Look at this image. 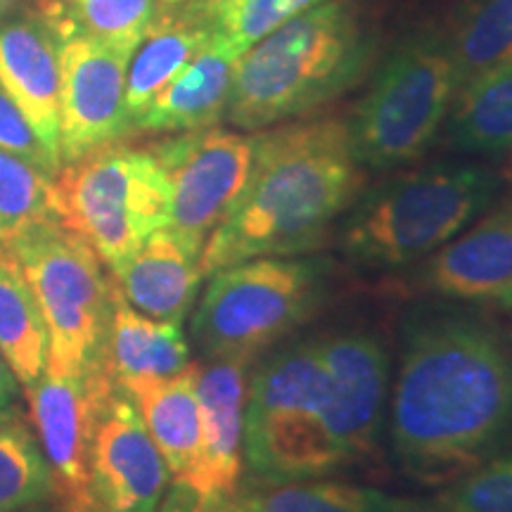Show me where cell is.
<instances>
[{"label": "cell", "mask_w": 512, "mask_h": 512, "mask_svg": "<svg viewBox=\"0 0 512 512\" xmlns=\"http://www.w3.org/2000/svg\"><path fill=\"white\" fill-rule=\"evenodd\" d=\"M389 387V448L415 484L444 489L512 446V342L475 306H415Z\"/></svg>", "instance_id": "obj_1"}, {"label": "cell", "mask_w": 512, "mask_h": 512, "mask_svg": "<svg viewBox=\"0 0 512 512\" xmlns=\"http://www.w3.org/2000/svg\"><path fill=\"white\" fill-rule=\"evenodd\" d=\"M363 188L366 169L344 117L283 121L256 131L245 190L200 252L202 278L256 256L316 252Z\"/></svg>", "instance_id": "obj_2"}, {"label": "cell", "mask_w": 512, "mask_h": 512, "mask_svg": "<svg viewBox=\"0 0 512 512\" xmlns=\"http://www.w3.org/2000/svg\"><path fill=\"white\" fill-rule=\"evenodd\" d=\"M375 55L377 41L361 12L328 0L238 57L223 117L249 133L304 117L358 86Z\"/></svg>", "instance_id": "obj_3"}, {"label": "cell", "mask_w": 512, "mask_h": 512, "mask_svg": "<svg viewBox=\"0 0 512 512\" xmlns=\"http://www.w3.org/2000/svg\"><path fill=\"white\" fill-rule=\"evenodd\" d=\"M503 178L477 159H439L363 188L335 226L351 264L399 271L432 256L498 200Z\"/></svg>", "instance_id": "obj_4"}, {"label": "cell", "mask_w": 512, "mask_h": 512, "mask_svg": "<svg viewBox=\"0 0 512 512\" xmlns=\"http://www.w3.org/2000/svg\"><path fill=\"white\" fill-rule=\"evenodd\" d=\"M245 467L256 482L320 479L347 470L332 427V382L316 337L280 344L249 373Z\"/></svg>", "instance_id": "obj_5"}, {"label": "cell", "mask_w": 512, "mask_h": 512, "mask_svg": "<svg viewBox=\"0 0 512 512\" xmlns=\"http://www.w3.org/2000/svg\"><path fill=\"white\" fill-rule=\"evenodd\" d=\"M190 320L204 358H247L278 347L316 316L330 290L323 256H256L209 275Z\"/></svg>", "instance_id": "obj_6"}, {"label": "cell", "mask_w": 512, "mask_h": 512, "mask_svg": "<svg viewBox=\"0 0 512 512\" xmlns=\"http://www.w3.org/2000/svg\"><path fill=\"white\" fill-rule=\"evenodd\" d=\"M456 98L444 27L403 36L377 64L368 91L347 117L351 147L366 171L415 164L437 143Z\"/></svg>", "instance_id": "obj_7"}, {"label": "cell", "mask_w": 512, "mask_h": 512, "mask_svg": "<svg viewBox=\"0 0 512 512\" xmlns=\"http://www.w3.org/2000/svg\"><path fill=\"white\" fill-rule=\"evenodd\" d=\"M60 223L117 273L152 235L169 226L171 188L152 147L119 140L62 164L53 178Z\"/></svg>", "instance_id": "obj_8"}, {"label": "cell", "mask_w": 512, "mask_h": 512, "mask_svg": "<svg viewBox=\"0 0 512 512\" xmlns=\"http://www.w3.org/2000/svg\"><path fill=\"white\" fill-rule=\"evenodd\" d=\"M34 292L50 335L48 368L93 377L107 368L114 278L81 235L60 221L43 223L0 249Z\"/></svg>", "instance_id": "obj_9"}, {"label": "cell", "mask_w": 512, "mask_h": 512, "mask_svg": "<svg viewBox=\"0 0 512 512\" xmlns=\"http://www.w3.org/2000/svg\"><path fill=\"white\" fill-rule=\"evenodd\" d=\"M150 147L171 188L166 230L200 259L204 242L245 190L254 164L256 131L207 126L174 133Z\"/></svg>", "instance_id": "obj_10"}, {"label": "cell", "mask_w": 512, "mask_h": 512, "mask_svg": "<svg viewBox=\"0 0 512 512\" xmlns=\"http://www.w3.org/2000/svg\"><path fill=\"white\" fill-rule=\"evenodd\" d=\"M88 477L98 512H157L171 472L136 403L107 377L93 403Z\"/></svg>", "instance_id": "obj_11"}, {"label": "cell", "mask_w": 512, "mask_h": 512, "mask_svg": "<svg viewBox=\"0 0 512 512\" xmlns=\"http://www.w3.org/2000/svg\"><path fill=\"white\" fill-rule=\"evenodd\" d=\"M131 57L81 31L60 38L62 164L128 136L126 74Z\"/></svg>", "instance_id": "obj_12"}, {"label": "cell", "mask_w": 512, "mask_h": 512, "mask_svg": "<svg viewBox=\"0 0 512 512\" xmlns=\"http://www.w3.org/2000/svg\"><path fill=\"white\" fill-rule=\"evenodd\" d=\"M411 290L475 309H512V197L413 266Z\"/></svg>", "instance_id": "obj_13"}, {"label": "cell", "mask_w": 512, "mask_h": 512, "mask_svg": "<svg viewBox=\"0 0 512 512\" xmlns=\"http://www.w3.org/2000/svg\"><path fill=\"white\" fill-rule=\"evenodd\" d=\"M318 354L332 382V427L347 467L380 456L389 401V354L368 330L316 335Z\"/></svg>", "instance_id": "obj_14"}, {"label": "cell", "mask_w": 512, "mask_h": 512, "mask_svg": "<svg viewBox=\"0 0 512 512\" xmlns=\"http://www.w3.org/2000/svg\"><path fill=\"white\" fill-rule=\"evenodd\" d=\"M107 377H112L110 370L83 380L48 368L41 380L24 392L62 512H98L88 477V437L95 394Z\"/></svg>", "instance_id": "obj_15"}, {"label": "cell", "mask_w": 512, "mask_h": 512, "mask_svg": "<svg viewBox=\"0 0 512 512\" xmlns=\"http://www.w3.org/2000/svg\"><path fill=\"white\" fill-rule=\"evenodd\" d=\"M247 358H211L200 366V453L188 475L219 498H233L245 470Z\"/></svg>", "instance_id": "obj_16"}, {"label": "cell", "mask_w": 512, "mask_h": 512, "mask_svg": "<svg viewBox=\"0 0 512 512\" xmlns=\"http://www.w3.org/2000/svg\"><path fill=\"white\" fill-rule=\"evenodd\" d=\"M0 83L29 126L60 157V36L46 19L22 17L0 24Z\"/></svg>", "instance_id": "obj_17"}, {"label": "cell", "mask_w": 512, "mask_h": 512, "mask_svg": "<svg viewBox=\"0 0 512 512\" xmlns=\"http://www.w3.org/2000/svg\"><path fill=\"white\" fill-rule=\"evenodd\" d=\"M235 57L211 36L192 62L169 81L145 112L133 121L131 133H185L214 126L226 114L233 86Z\"/></svg>", "instance_id": "obj_18"}, {"label": "cell", "mask_w": 512, "mask_h": 512, "mask_svg": "<svg viewBox=\"0 0 512 512\" xmlns=\"http://www.w3.org/2000/svg\"><path fill=\"white\" fill-rule=\"evenodd\" d=\"M214 36V17L197 3L171 8L162 17L152 19L143 41L138 43L126 74V117L128 133L133 121L157 98L169 81L192 62Z\"/></svg>", "instance_id": "obj_19"}, {"label": "cell", "mask_w": 512, "mask_h": 512, "mask_svg": "<svg viewBox=\"0 0 512 512\" xmlns=\"http://www.w3.org/2000/svg\"><path fill=\"white\" fill-rule=\"evenodd\" d=\"M197 261L169 230H159L112 275L133 309L183 325L204 280Z\"/></svg>", "instance_id": "obj_20"}, {"label": "cell", "mask_w": 512, "mask_h": 512, "mask_svg": "<svg viewBox=\"0 0 512 512\" xmlns=\"http://www.w3.org/2000/svg\"><path fill=\"white\" fill-rule=\"evenodd\" d=\"M200 363H190L169 377L117 380L136 403L147 432L162 453L171 475H183L200 453V401H197Z\"/></svg>", "instance_id": "obj_21"}, {"label": "cell", "mask_w": 512, "mask_h": 512, "mask_svg": "<svg viewBox=\"0 0 512 512\" xmlns=\"http://www.w3.org/2000/svg\"><path fill=\"white\" fill-rule=\"evenodd\" d=\"M238 512H444L432 498L394 496L373 486L297 479V482H256L233 496Z\"/></svg>", "instance_id": "obj_22"}, {"label": "cell", "mask_w": 512, "mask_h": 512, "mask_svg": "<svg viewBox=\"0 0 512 512\" xmlns=\"http://www.w3.org/2000/svg\"><path fill=\"white\" fill-rule=\"evenodd\" d=\"M188 366L190 344L181 323L143 316L126 302L114 280L112 323L107 337V368L114 380L169 377Z\"/></svg>", "instance_id": "obj_23"}, {"label": "cell", "mask_w": 512, "mask_h": 512, "mask_svg": "<svg viewBox=\"0 0 512 512\" xmlns=\"http://www.w3.org/2000/svg\"><path fill=\"white\" fill-rule=\"evenodd\" d=\"M446 138L472 157L512 150V60L460 88L446 117Z\"/></svg>", "instance_id": "obj_24"}, {"label": "cell", "mask_w": 512, "mask_h": 512, "mask_svg": "<svg viewBox=\"0 0 512 512\" xmlns=\"http://www.w3.org/2000/svg\"><path fill=\"white\" fill-rule=\"evenodd\" d=\"M0 354L10 363L24 392L48 370L46 318L27 278L5 252H0Z\"/></svg>", "instance_id": "obj_25"}, {"label": "cell", "mask_w": 512, "mask_h": 512, "mask_svg": "<svg viewBox=\"0 0 512 512\" xmlns=\"http://www.w3.org/2000/svg\"><path fill=\"white\" fill-rule=\"evenodd\" d=\"M456 93L512 60V0H467L444 27Z\"/></svg>", "instance_id": "obj_26"}, {"label": "cell", "mask_w": 512, "mask_h": 512, "mask_svg": "<svg viewBox=\"0 0 512 512\" xmlns=\"http://www.w3.org/2000/svg\"><path fill=\"white\" fill-rule=\"evenodd\" d=\"M152 19L155 0H55L46 22L60 38L69 31H81L133 55Z\"/></svg>", "instance_id": "obj_27"}, {"label": "cell", "mask_w": 512, "mask_h": 512, "mask_svg": "<svg viewBox=\"0 0 512 512\" xmlns=\"http://www.w3.org/2000/svg\"><path fill=\"white\" fill-rule=\"evenodd\" d=\"M57 216L53 178L0 147V249Z\"/></svg>", "instance_id": "obj_28"}, {"label": "cell", "mask_w": 512, "mask_h": 512, "mask_svg": "<svg viewBox=\"0 0 512 512\" xmlns=\"http://www.w3.org/2000/svg\"><path fill=\"white\" fill-rule=\"evenodd\" d=\"M53 496V472L41 441L22 420L0 425V512H19Z\"/></svg>", "instance_id": "obj_29"}, {"label": "cell", "mask_w": 512, "mask_h": 512, "mask_svg": "<svg viewBox=\"0 0 512 512\" xmlns=\"http://www.w3.org/2000/svg\"><path fill=\"white\" fill-rule=\"evenodd\" d=\"M328 0H230L214 17V38L235 57L302 12Z\"/></svg>", "instance_id": "obj_30"}, {"label": "cell", "mask_w": 512, "mask_h": 512, "mask_svg": "<svg viewBox=\"0 0 512 512\" xmlns=\"http://www.w3.org/2000/svg\"><path fill=\"white\" fill-rule=\"evenodd\" d=\"M444 512H512V446L432 498Z\"/></svg>", "instance_id": "obj_31"}, {"label": "cell", "mask_w": 512, "mask_h": 512, "mask_svg": "<svg viewBox=\"0 0 512 512\" xmlns=\"http://www.w3.org/2000/svg\"><path fill=\"white\" fill-rule=\"evenodd\" d=\"M0 147L22 157L24 162L36 166L38 171H43L50 178H55L62 166L46 150V145L38 140L34 128L29 126L27 117L15 105V100L10 98V93L5 91L3 83H0Z\"/></svg>", "instance_id": "obj_32"}, {"label": "cell", "mask_w": 512, "mask_h": 512, "mask_svg": "<svg viewBox=\"0 0 512 512\" xmlns=\"http://www.w3.org/2000/svg\"><path fill=\"white\" fill-rule=\"evenodd\" d=\"M223 501L228 498L214 496L195 477L183 472V475H171L159 498L157 512H214L216 505Z\"/></svg>", "instance_id": "obj_33"}, {"label": "cell", "mask_w": 512, "mask_h": 512, "mask_svg": "<svg viewBox=\"0 0 512 512\" xmlns=\"http://www.w3.org/2000/svg\"><path fill=\"white\" fill-rule=\"evenodd\" d=\"M19 389H22V384H19L15 373H12L5 356L0 354V425L19 418Z\"/></svg>", "instance_id": "obj_34"}, {"label": "cell", "mask_w": 512, "mask_h": 512, "mask_svg": "<svg viewBox=\"0 0 512 512\" xmlns=\"http://www.w3.org/2000/svg\"><path fill=\"white\" fill-rule=\"evenodd\" d=\"M498 174H501V178H503V185H510L512 188V150H508L503 155V164H501V169H498Z\"/></svg>", "instance_id": "obj_35"}, {"label": "cell", "mask_w": 512, "mask_h": 512, "mask_svg": "<svg viewBox=\"0 0 512 512\" xmlns=\"http://www.w3.org/2000/svg\"><path fill=\"white\" fill-rule=\"evenodd\" d=\"M200 3L204 5V8H207V12H209L211 17H216L223 8H226L230 0H200Z\"/></svg>", "instance_id": "obj_36"}, {"label": "cell", "mask_w": 512, "mask_h": 512, "mask_svg": "<svg viewBox=\"0 0 512 512\" xmlns=\"http://www.w3.org/2000/svg\"><path fill=\"white\" fill-rule=\"evenodd\" d=\"M214 512H235V508H233V498H228V501H223V503L216 505Z\"/></svg>", "instance_id": "obj_37"}, {"label": "cell", "mask_w": 512, "mask_h": 512, "mask_svg": "<svg viewBox=\"0 0 512 512\" xmlns=\"http://www.w3.org/2000/svg\"><path fill=\"white\" fill-rule=\"evenodd\" d=\"M162 3L166 5V8H183V5H188V3H192V0H162Z\"/></svg>", "instance_id": "obj_38"}, {"label": "cell", "mask_w": 512, "mask_h": 512, "mask_svg": "<svg viewBox=\"0 0 512 512\" xmlns=\"http://www.w3.org/2000/svg\"><path fill=\"white\" fill-rule=\"evenodd\" d=\"M8 3H10V0H0V10H3Z\"/></svg>", "instance_id": "obj_39"}, {"label": "cell", "mask_w": 512, "mask_h": 512, "mask_svg": "<svg viewBox=\"0 0 512 512\" xmlns=\"http://www.w3.org/2000/svg\"><path fill=\"white\" fill-rule=\"evenodd\" d=\"M233 508H235V505H233ZM235 512H238V510H235Z\"/></svg>", "instance_id": "obj_40"}]
</instances>
